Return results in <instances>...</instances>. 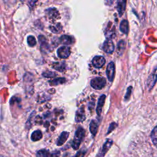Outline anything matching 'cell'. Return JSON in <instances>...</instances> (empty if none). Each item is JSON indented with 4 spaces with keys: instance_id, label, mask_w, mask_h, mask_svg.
I'll list each match as a JSON object with an SVG mask.
<instances>
[{
    "instance_id": "cell-1",
    "label": "cell",
    "mask_w": 157,
    "mask_h": 157,
    "mask_svg": "<svg viewBox=\"0 0 157 157\" xmlns=\"http://www.w3.org/2000/svg\"><path fill=\"white\" fill-rule=\"evenodd\" d=\"M85 135V130L82 127H79L75 131L74 137L72 142V147L74 150H77L79 148L80 145L82 142Z\"/></svg>"
},
{
    "instance_id": "cell-2",
    "label": "cell",
    "mask_w": 157,
    "mask_h": 157,
    "mask_svg": "<svg viewBox=\"0 0 157 157\" xmlns=\"http://www.w3.org/2000/svg\"><path fill=\"white\" fill-rule=\"evenodd\" d=\"M91 86L96 90H101L106 85V80L104 77H96L93 79L90 82Z\"/></svg>"
},
{
    "instance_id": "cell-3",
    "label": "cell",
    "mask_w": 157,
    "mask_h": 157,
    "mask_svg": "<svg viewBox=\"0 0 157 157\" xmlns=\"http://www.w3.org/2000/svg\"><path fill=\"white\" fill-rule=\"evenodd\" d=\"M115 74V66L114 62H110L107 66L106 75L110 82H113Z\"/></svg>"
},
{
    "instance_id": "cell-4",
    "label": "cell",
    "mask_w": 157,
    "mask_h": 157,
    "mask_svg": "<svg viewBox=\"0 0 157 157\" xmlns=\"http://www.w3.org/2000/svg\"><path fill=\"white\" fill-rule=\"evenodd\" d=\"M70 54L71 49L65 45L59 47L57 50L58 57L60 58V59H67V58L70 55Z\"/></svg>"
},
{
    "instance_id": "cell-5",
    "label": "cell",
    "mask_w": 157,
    "mask_h": 157,
    "mask_svg": "<svg viewBox=\"0 0 157 157\" xmlns=\"http://www.w3.org/2000/svg\"><path fill=\"white\" fill-rule=\"evenodd\" d=\"M46 15L50 21H55L59 19L60 14L55 8H50L46 10Z\"/></svg>"
},
{
    "instance_id": "cell-6",
    "label": "cell",
    "mask_w": 157,
    "mask_h": 157,
    "mask_svg": "<svg viewBox=\"0 0 157 157\" xmlns=\"http://www.w3.org/2000/svg\"><path fill=\"white\" fill-rule=\"evenodd\" d=\"M115 46L111 40L107 39L104 42L103 45V50L107 54H112L114 51Z\"/></svg>"
},
{
    "instance_id": "cell-7",
    "label": "cell",
    "mask_w": 157,
    "mask_h": 157,
    "mask_svg": "<svg viewBox=\"0 0 157 157\" xmlns=\"http://www.w3.org/2000/svg\"><path fill=\"white\" fill-rule=\"evenodd\" d=\"M106 63V60L103 56H95L92 60V64L96 68H102Z\"/></svg>"
},
{
    "instance_id": "cell-8",
    "label": "cell",
    "mask_w": 157,
    "mask_h": 157,
    "mask_svg": "<svg viewBox=\"0 0 157 157\" xmlns=\"http://www.w3.org/2000/svg\"><path fill=\"white\" fill-rule=\"evenodd\" d=\"M85 120V113L84 106H82L80 107L75 112V120L77 123H80Z\"/></svg>"
},
{
    "instance_id": "cell-9",
    "label": "cell",
    "mask_w": 157,
    "mask_h": 157,
    "mask_svg": "<svg viewBox=\"0 0 157 157\" xmlns=\"http://www.w3.org/2000/svg\"><path fill=\"white\" fill-rule=\"evenodd\" d=\"M106 98V95H103L100 97V98H99V100H98V106L96 107V113H97V115L99 116H100L101 115L103 107L104 106V103H105Z\"/></svg>"
},
{
    "instance_id": "cell-10",
    "label": "cell",
    "mask_w": 157,
    "mask_h": 157,
    "mask_svg": "<svg viewBox=\"0 0 157 157\" xmlns=\"http://www.w3.org/2000/svg\"><path fill=\"white\" fill-rule=\"evenodd\" d=\"M113 144V141L111 139H107L106 142L104 144L102 150L100 152V154H99L98 156H104L106 155V154L107 152V151L110 149L111 146Z\"/></svg>"
},
{
    "instance_id": "cell-11",
    "label": "cell",
    "mask_w": 157,
    "mask_h": 157,
    "mask_svg": "<svg viewBox=\"0 0 157 157\" xmlns=\"http://www.w3.org/2000/svg\"><path fill=\"white\" fill-rule=\"evenodd\" d=\"M126 0H117V10L119 15L121 17L124 14L126 9Z\"/></svg>"
},
{
    "instance_id": "cell-12",
    "label": "cell",
    "mask_w": 157,
    "mask_h": 157,
    "mask_svg": "<svg viewBox=\"0 0 157 157\" xmlns=\"http://www.w3.org/2000/svg\"><path fill=\"white\" fill-rule=\"evenodd\" d=\"M59 39L60 43L64 45H71L74 43V38L70 36L63 35Z\"/></svg>"
},
{
    "instance_id": "cell-13",
    "label": "cell",
    "mask_w": 157,
    "mask_h": 157,
    "mask_svg": "<svg viewBox=\"0 0 157 157\" xmlns=\"http://www.w3.org/2000/svg\"><path fill=\"white\" fill-rule=\"evenodd\" d=\"M68 137H69V133H68L67 131L62 132L59 139H58L57 145L58 146H61V145L65 144V142L67 141Z\"/></svg>"
},
{
    "instance_id": "cell-14",
    "label": "cell",
    "mask_w": 157,
    "mask_h": 157,
    "mask_svg": "<svg viewBox=\"0 0 157 157\" xmlns=\"http://www.w3.org/2000/svg\"><path fill=\"white\" fill-rule=\"evenodd\" d=\"M98 129V121L95 120H92L90 124V131L93 136H95Z\"/></svg>"
},
{
    "instance_id": "cell-15",
    "label": "cell",
    "mask_w": 157,
    "mask_h": 157,
    "mask_svg": "<svg viewBox=\"0 0 157 157\" xmlns=\"http://www.w3.org/2000/svg\"><path fill=\"white\" fill-rule=\"evenodd\" d=\"M156 80H157V68L155 69L154 71L152 73V74H151L148 81V85L150 89H152L155 85Z\"/></svg>"
},
{
    "instance_id": "cell-16",
    "label": "cell",
    "mask_w": 157,
    "mask_h": 157,
    "mask_svg": "<svg viewBox=\"0 0 157 157\" xmlns=\"http://www.w3.org/2000/svg\"><path fill=\"white\" fill-rule=\"evenodd\" d=\"M120 31L125 34H128L129 31V24L128 22L126 20H122L120 25Z\"/></svg>"
},
{
    "instance_id": "cell-17",
    "label": "cell",
    "mask_w": 157,
    "mask_h": 157,
    "mask_svg": "<svg viewBox=\"0 0 157 157\" xmlns=\"http://www.w3.org/2000/svg\"><path fill=\"white\" fill-rule=\"evenodd\" d=\"M43 137V134L39 130H36L33 132L31 136V139L33 142H36L39 141Z\"/></svg>"
},
{
    "instance_id": "cell-18",
    "label": "cell",
    "mask_w": 157,
    "mask_h": 157,
    "mask_svg": "<svg viewBox=\"0 0 157 157\" xmlns=\"http://www.w3.org/2000/svg\"><path fill=\"white\" fill-rule=\"evenodd\" d=\"M126 43L124 40H120L117 46V53L119 55H121L124 54L125 49Z\"/></svg>"
},
{
    "instance_id": "cell-19",
    "label": "cell",
    "mask_w": 157,
    "mask_h": 157,
    "mask_svg": "<svg viewBox=\"0 0 157 157\" xmlns=\"http://www.w3.org/2000/svg\"><path fill=\"white\" fill-rule=\"evenodd\" d=\"M50 31L54 33H60L61 32L63 27L61 24H56L54 25H51L49 27Z\"/></svg>"
},
{
    "instance_id": "cell-20",
    "label": "cell",
    "mask_w": 157,
    "mask_h": 157,
    "mask_svg": "<svg viewBox=\"0 0 157 157\" xmlns=\"http://www.w3.org/2000/svg\"><path fill=\"white\" fill-rule=\"evenodd\" d=\"M53 67L57 71H59L60 72H62L64 71V69H65V65L64 63H54L53 64Z\"/></svg>"
},
{
    "instance_id": "cell-21",
    "label": "cell",
    "mask_w": 157,
    "mask_h": 157,
    "mask_svg": "<svg viewBox=\"0 0 157 157\" xmlns=\"http://www.w3.org/2000/svg\"><path fill=\"white\" fill-rule=\"evenodd\" d=\"M151 138H152V142L154 145L157 147V126L155 127V128L153 130L151 133Z\"/></svg>"
},
{
    "instance_id": "cell-22",
    "label": "cell",
    "mask_w": 157,
    "mask_h": 157,
    "mask_svg": "<svg viewBox=\"0 0 157 157\" xmlns=\"http://www.w3.org/2000/svg\"><path fill=\"white\" fill-rule=\"evenodd\" d=\"M65 78H59L50 81V85H57L59 84H63L64 82H65Z\"/></svg>"
},
{
    "instance_id": "cell-23",
    "label": "cell",
    "mask_w": 157,
    "mask_h": 157,
    "mask_svg": "<svg viewBox=\"0 0 157 157\" xmlns=\"http://www.w3.org/2000/svg\"><path fill=\"white\" fill-rule=\"evenodd\" d=\"M39 41L40 43V46H41V48L43 47V46H44V49H46L48 47L47 40H46V38L44 36L40 35L39 36Z\"/></svg>"
},
{
    "instance_id": "cell-24",
    "label": "cell",
    "mask_w": 157,
    "mask_h": 157,
    "mask_svg": "<svg viewBox=\"0 0 157 157\" xmlns=\"http://www.w3.org/2000/svg\"><path fill=\"white\" fill-rule=\"evenodd\" d=\"M27 43L30 47H34L36 44V40L33 36H29L27 38Z\"/></svg>"
},
{
    "instance_id": "cell-25",
    "label": "cell",
    "mask_w": 157,
    "mask_h": 157,
    "mask_svg": "<svg viewBox=\"0 0 157 157\" xmlns=\"http://www.w3.org/2000/svg\"><path fill=\"white\" fill-rule=\"evenodd\" d=\"M36 155L38 156H49L50 155V153L49 152L48 150L43 149L39 150Z\"/></svg>"
},
{
    "instance_id": "cell-26",
    "label": "cell",
    "mask_w": 157,
    "mask_h": 157,
    "mask_svg": "<svg viewBox=\"0 0 157 157\" xmlns=\"http://www.w3.org/2000/svg\"><path fill=\"white\" fill-rule=\"evenodd\" d=\"M117 124H115V123H114H114H112L111 124H110V125H109V130H108V131H107V135H108V134H109V133H111L113 130H114L115 129V128L116 127H117Z\"/></svg>"
},
{
    "instance_id": "cell-27",
    "label": "cell",
    "mask_w": 157,
    "mask_h": 157,
    "mask_svg": "<svg viewBox=\"0 0 157 157\" xmlns=\"http://www.w3.org/2000/svg\"><path fill=\"white\" fill-rule=\"evenodd\" d=\"M131 87H128V89L127 91H126V94L125 96V100H128V99L130 98V95H131Z\"/></svg>"
},
{
    "instance_id": "cell-28",
    "label": "cell",
    "mask_w": 157,
    "mask_h": 157,
    "mask_svg": "<svg viewBox=\"0 0 157 157\" xmlns=\"http://www.w3.org/2000/svg\"><path fill=\"white\" fill-rule=\"evenodd\" d=\"M16 3V0H4V4L6 5H13Z\"/></svg>"
}]
</instances>
